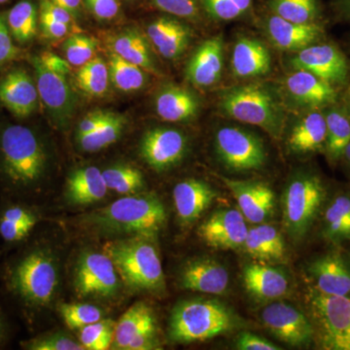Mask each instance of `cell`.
<instances>
[{
    "instance_id": "16",
    "label": "cell",
    "mask_w": 350,
    "mask_h": 350,
    "mask_svg": "<svg viewBox=\"0 0 350 350\" xmlns=\"http://www.w3.org/2000/svg\"><path fill=\"white\" fill-rule=\"evenodd\" d=\"M306 271L315 289L350 298V261L340 251H329L314 258L306 267Z\"/></svg>"
},
{
    "instance_id": "41",
    "label": "cell",
    "mask_w": 350,
    "mask_h": 350,
    "mask_svg": "<svg viewBox=\"0 0 350 350\" xmlns=\"http://www.w3.org/2000/svg\"><path fill=\"white\" fill-rule=\"evenodd\" d=\"M108 190L117 194L133 195L144 187L142 172L131 165H117L103 172Z\"/></svg>"
},
{
    "instance_id": "23",
    "label": "cell",
    "mask_w": 350,
    "mask_h": 350,
    "mask_svg": "<svg viewBox=\"0 0 350 350\" xmlns=\"http://www.w3.org/2000/svg\"><path fill=\"white\" fill-rule=\"evenodd\" d=\"M216 197L215 190L199 179H185L177 183L174 189V202L180 224L189 227L197 222Z\"/></svg>"
},
{
    "instance_id": "18",
    "label": "cell",
    "mask_w": 350,
    "mask_h": 350,
    "mask_svg": "<svg viewBox=\"0 0 350 350\" xmlns=\"http://www.w3.org/2000/svg\"><path fill=\"white\" fill-rule=\"evenodd\" d=\"M38 100L36 82L25 69H12L0 78V103L14 116H31L38 109Z\"/></svg>"
},
{
    "instance_id": "4",
    "label": "cell",
    "mask_w": 350,
    "mask_h": 350,
    "mask_svg": "<svg viewBox=\"0 0 350 350\" xmlns=\"http://www.w3.org/2000/svg\"><path fill=\"white\" fill-rule=\"evenodd\" d=\"M236 326V317L224 304L211 299H189L179 301L172 310L169 338L179 344L204 342L229 333Z\"/></svg>"
},
{
    "instance_id": "36",
    "label": "cell",
    "mask_w": 350,
    "mask_h": 350,
    "mask_svg": "<svg viewBox=\"0 0 350 350\" xmlns=\"http://www.w3.org/2000/svg\"><path fill=\"white\" fill-rule=\"evenodd\" d=\"M269 13L297 24L321 23L324 7L322 0H268Z\"/></svg>"
},
{
    "instance_id": "59",
    "label": "cell",
    "mask_w": 350,
    "mask_h": 350,
    "mask_svg": "<svg viewBox=\"0 0 350 350\" xmlns=\"http://www.w3.org/2000/svg\"><path fill=\"white\" fill-rule=\"evenodd\" d=\"M6 336V322L5 317L2 312L1 308H0V345L5 340Z\"/></svg>"
},
{
    "instance_id": "31",
    "label": "cell",
    "mask_w": 350,
    "mask_h": 350,
    "mask_svg": "<svg viewBox=\"0 0 350 350\" xmlns=\"http://www.w3.org/2000/svg\"><path fill=\"white\" fill-rule=\"evenodd\" d=\"M271 55L264 44L250 38H239L232 51V73L238 77H256L271 70Z\"/></svg>"
},
{
    "instance_id": "5",
    "label": "cell",
    "mask_w": 350,
    "mask_h": 350,
    "mask_svg": "<svg viewBox=\"0 0 350 350\" xmlns=\"http://www.w3.org/2000/svg\"><path fill=\"white\" fill-rule=\"evenodd\" d=\"M105 250L126 286L152 294L165 291L162 262L150 239H118L107 243Z\"/></svg>"
},
{
    "instance_id": "27",
    "label": "cell",
    "mask_w": 350,
    "mask_h": 350,
    "mask_svg": "<svg viewBox=\"0 0 350 350\" xmlns=\"http://www.w3.org/2000/svg\"><path fill=\"white\" fill-rule=\"evenodd\" d=\"M38 220V213L27 204L6 200L0 206V237L6 246L24 243Z\"/></svg>"
},
{
    "instance_id": "43",
    "label": "cell",
    "mask_w": 350,
    "mask_h": 350,
    "mask_svg": "<svg viewBox=\"0 0 350 350\" xmlns=\"http://www.w3.org/2000/svg\"><path fill=\"white\" fill-rule=\"evenodd\" d=\"M208 17L215 21H232L247 14L254 0H200Z\"/></svg>"
},
{
    "instance_id": "38",
    "label": "cell",
    "mask_w": 350,
    "mask_h": 350,
    "mask_svg": "<svg viewBox=\"0 0 350 350\" xmlns=\"http://www.w3.org/2000/svg\"><path fill=\"white\" fill-rule=\"evenodd\" d=\"M108 68L113 86L124 93L140 91L148 81L144 69L126 61L115 53L110 55Z\"/></svg>"
},
{
    "instance_id": "24",
    "label": "cell",
    "mask_w": 350,
    "mask_h": 350,
    "mask_svg": "<svg viewBox=\"0 0 350 350\" xmlns=\"http://www.w3.org/2000/svg\"><path fill=\"white\" fill-rule=\"evenodd\" d=\"M223 68V38L214 36L200 44L186 68L189 81L197 87L213 86L220 79Z\"/></svg>"
},
{
    "instance_id": "10",
    "label": "cell",
    "mask_w": 350,
    "mask_h": 350,
    "mask_svg": "<svg viewBox=\"0 0 350 350\" xmlns=\"http://www.w3.org/2000/svg\"><path fill=\"white\" fill-rule=\"evenodd\" d=\"M121 282L110 257L96 251H86L78 258L75 267L76 293L83 298H113Z\"/></svg>"
},
{
    "instance_id": "14",
    "label": "cell",
    "mask_w": 350,
    "mask_h": 350,
    "mask_svg": "<svg viewBox=\"0 0 350 350\" xmlns=\"http://www.w3.org/2000/svg\"><path fill=\"white\" fill-rule=\"evenodd\" d=\"M188 149V138L181 131L155 128L140 140L139 153L144 162L157 172H165L181 162Z\"/></svg>"
},
{
    "instance_id": "6",
    "label": "cell",
    "mask_w": 350,
    "mask_h": 350,
    "mask_svg": "<svg viewBox=\"0 0 350 350\" xmlns=\"http://www.w3.org/2000/svg\"><path fill=\"white\" fill-rule=\"evenodd\" d=\"M328 198L325 181L317 172H299L289 181L283 194V224L292 241L308 236Z\"/></svg>"
},
{
    "instance_id": "34",
    "label": "cell",
    "mask_w": 350,
    "mask_h": 350,
    "mask_svg": "<svg viewBox=\"0 0 350 350\" xmlns=\"http://www.w3.org/2000/svg\"><path fill=\"white\" fill-rule=\"evenodd\" d=\"M326 120V142L324 147L327 160L332 165L342 162L350 142V117L340 103L323 109Z\"/></svg>"
},
{
    "instance_id": "61",
    "label": "cell",
    "mask_w": 350,
    "mask_h": 350,
    "mask_svg": "<svg viewBox=\"0 0 350 350\" xmlns=\"http://www.w3.org/2000/svg\"><path fill=\"white\" fill-rule=\"evenodd\" d=\"M7 1H9V0H0V4L5 3Z\"/></svg>"
},
{
    "instance_id": "57",
    "label": "cell",
    "mask_w": 350,
    "mask_h": 350,
    "mask_svg": "<svg viewBox=\"0 0 350 350\" xmlns=\"http://www.w3.org/2000/svg\"><path fill=\"white\" fill-rule=\"evenodd\" d=\"M57 6L66 9L73 17L76 18L81 11L82 0H52Z\"/></svg>"
},
{
    "instance_id": "40",
    "label": "cell",
    "mask_w": 350,
    "mask_h": 350,
    "mask_svg": "<svg viewBox=\"0 0 350 350\" xmlns=\"http://www.w3.org/2000/svg\"><path fill=\"white\" fill-rule=\"evenodd\" d=\"M109 81V68L101 57H94L89 63L80 66L76 75V82L79 89L96 98L107 93Z\"/></svg>"
},
{
    "instance_id": "11",
    "label": "cell",
    "mask_w": 350,
    "mask_h": 350,
    "mask_svg": "<svg viewBox=\"0 0 350 350\" xmlns=\"http://www.w3.org/2000/svg\"><path fill=\"white\" fill-rule=\"evenodd\" d=\"M292 68L305 70L338 88L350 80V63L347 55L336 44L317 42L299 51L291 59Z\"/></svg>"
},
{
    "instance_id": "56",
    "label": "cell",
    "mask_w": 350,
    "mask_h": 350,
    "mask_svg": "<svg viewBox=\"0 0 350 350\" xmlns=\"http://www.w3.org/2000/svg\"><path fill=\"white\" fill-rule=\"evenodd\" d=\"M330 7L338 21L350 25V0H331Z\"/></svg>"
},
{
    "instance_id": "21",
    "label": "cell",
    "mask_w": 350,
    "mask_h": 350,
    "mask_svg": "<svg viewBox=\"0 0 350 350\" xmlns=\"http://www.w3.org/2000/svg\"><path fill=\"white\" fill-rule=\"evenodd\" d=\"M266 29L275 47L289 52H299L320 42L325 36V29L321 23L297 24L271 13L267 18Z\"/></svg>"
},
{
    "instance_id": "7",
    "label": "cell",
    "mask_w": 350,
    "mask_h": 350,
    "mask_svg": "<svg viewBox=\"0 0 350 350\" xmlns=\"http://www.w3.org/2000/svg\"><path fill=\"white\" fill-rule=\"evenodd\" d=\"M306 303L320 349L350 350V298L322 293L310 285Z\"/></svg>"
},
{
    "instance_id": "15",
    "label": "cell",
    "mask_w": 350,
    "mask_h": 350,
    "mask_svg": "<svg viewBox=\"0 0 350 350\" xmlns=\"http://www.w3.org/2000/svg\"><path fill=\"white\" fill-rule=\"evenodd\" d=\"M247 221L239 209L223 208L214 211L200 224V238L215 250H243L247 236Z\"/></svg>"
},
{
    "instance_id": "44",
    "label": "cell",
    "mask_w": 350,
    "mask_h": 350,
    "mask_svg": "<svg viewBox=\"0 0 350 350\" xmlns=\"http://www.w3.org/2000/svg\"><path fill=\"white\" fill-rule=\"evenodd\" d=\"M59 312L64 323L70 329H81L100 321L105 314L100 308L90 304H62Z\"/></svg>"
},
{
    "instance_id": "35",
    "label": "cell",
    "mask_w": 350,
    "mask_h": 350,
    "mask_svg": "<svg viewBox=\"0 0 350 350\" xmlns=\"http://www.w3.org/2000/svg\"><path fill=\"white\" fill-rule=\"evenodd\" d=\"M112 49L113 53L145 71L158 73L150 43L137 29H126L118 34L113 40Z\"/></svg>"
},
{
    "instance_id": "1",
    "label": "cell",
    "mask_w": 350,
    "mask_h": 350,
    "mask_svg": "<svg viewBox=\"0 0 350 350\" xmlns=\"http://www.w3.org/2000/svg\"><path fill=\"white\" fill-rule=\"evenodd\" d=\"M49 162L38 131L21 124H0V187L5 196L25 199L38 193Z\"/></svg>"
},
{
    "instance_id": "12",
    "label": "cell",
    "mask_w": 350,
    "mask_h": 350,
    "mask_svg": "<svg viewBox=\"0 0 350 350\" xmlns=\"http://www.w3.org/2000/svg\"><path fill=\"white\" fill-rule=\"evenodd\" d=\"M260 319L265 328L285 344L303 347L315 340L310 317L285 301H271L262 308Z\"/></svg>"
},
{
    "instance_id": "54",
    "label": "cell",
    "mask_w": 350,
    "mask_h": 350,
    "mask_svg": "<svg viewBox=\"0 0 350 350\" xmlns=\"http://www.w3.org/2000/svg\"><path fill=\"white\" fill-rule=\"evenodd\" d=\"M40 8L47 11L48 13L59 22L68 25L75 31H79L75 22V17L66 9L57 6L52 0H40Z\"/></svg>"
},
{
    "instance_id": "52",
    "label": "cell",
    "mask_w": 350,
    "mask_h": 350,
    "mask_svg": "<svg viewBox=\"0 0 350 350\" xmlns=\"http://www.w3.org/2000/svg\"><path fill=\"white\" fill-rule=\"evenodd\" d=\"M88 7L96 18L100 20H111L118 15V0H86Z\"/></svg>"
},
{
    "instance_id": "37",
    "label": "cell",
    "mask_w": 350,
    "mask_h": 350,
    "mask_svg": "<svg viewBox=\"0 0 350 350\" xmlns=\"http://www.w3.org/2000/svg\"><path fill=\"white\" fill-rule=\"evenodd\" d=\"M38 24V10L31 0H21L7 16L11 36L21 44L29 42L36 38Z\"/></svg>"
},
{
    "instance_id": "9",
    "label": "cell",
    "mask_w": 350,
    "mask_h": 350,
    "mask_svg": "<svg viewBox=\"0 0 350 350\" xmlns=\"http://www.w3.org/2000/svg\"><path fill=\"white\" fill-rule=\"evenodd\" d=\"M214 147L223 165L234 172L259 170L268 161L262 140L243 129H219L214 137Z\"/></svg>"
},
{
    "instance_id": "29",
    "label": "cell",
    "mask_w": 350,
    "mask_h": 350,
    "mask_svg": "<svg viewBox=\"0 0 350 350\" xmlns=\"http://www.w3.org/2000/svg\"><path fill=\"white\" fill-rule=\"evenodd\" d=\"M326 120L323 109L312 110L298 122L290 133L288 145L299 155L323 152L326 142Z\"/></svg>"
},
{
    "instance_id": "47",
    "label": "cell",
    "mask_w": 350,
    "mask_h": 350,
    "mask_svg": "<svg viewBox=\"0 0 350 350\" xmlns=\"http://www.w3.org/2000/svg\"><path fill=\"white\" fill-rule=\"evenodd\" d=\"M154 5L163 12L188 20L200 17V0H152Z\"/></svg>"
},
{
    "instance_id": "46",
    "label": "cell",
    "mask_w": 350,
    "mask_h": 350,
    "mask_svg": "<svg viewBox=\"0 0 350 350\" xmlns=\"http://www.w3.org/2000/svg\"><path fill=\"white\" fill-rule=\"evenodd\" d=\"M22 349L27 350H84L81 342L64 334L44 335L21 342Z\"/></svg>"
},
{
    "instance_id": "55",
    "label": "cell",
    "mask_w": 350,
    "mask_h": 350,
    "mask_svg": "<svg viewBox=\"0 0 350 350\" xmlns=\"http://www.w3.org/2000/svg\"><path fill=\"white\" fill-rule=\"evenodd\" d=\"M157 331L158 330L147 331L140 334L137 338L131 340L126 350H152L161 349L158 336H157Z\"/></svg>"
},
{
    "instance_id": "53",
    "label": "cell",
    "mask_w": 350,
    "mask_h": 350,
    "mask_svg": "<svg viewBox=\"0 0 350 350\" xmlns=\"http://www.w3.org/2000/svg\"><path fill=\"white\" fill-rule=\"evenodd\" d=\"M38 57L43 66L52 72L66 76V77L70 73V64L68 63V59H64L54 53L43 52L39 55Z\"/></svg>"
},
{
    "instance_id": "49",
    "label": "cell",
    "mask_w": 350,
    "mask_h": 350,
    "mask_svg": "<svg viewBox=\"0 0 350 350\" xmlns=\"http://www.w3.org/2000/svg\"><path fill=\"white\" fill-rule=\"evenodd\" d=\"M40 29L46 38L50 39H61L68 36L73 29L68 25L59 22L53 18L47 11L40 8Z\"/></svg>"
},
{
    "instance_id": "32",
    "label": "cell",
    "mask_w": 350,
    "mask_h": 350,
    "mask_svg": "<svg viewBox=\"0 0 350 350\" xmlns=\"http://www.w3.org/2000/svg\"><path fill=\"white\" fill-rule=\"evenodd\" d=\"M156 112L160 118L174 123L195 119L200 105L195 94L181 87L167 86L157 94Z\"/></svg>"
},
{
    "instance_id": "60",
    "label": "cell",
    "mask_w": 350,
    "mask_h": 350,
    "mask_svg": "<svg viewBox=\"0 0 350 350\" xmlns=\"http://www.w3.org/2000/svg\"><path fill=\"white\" fill-rule=\"evenodd\" d=\"M342 162H344L345 167L349 170L350 174V142L345 149L344 156H342Z\"/></svg>"
},
{
    "instance_id": "28",
    "label": "cell",
    "mask_w": 350,
    "mask_h": 350,
    "mask_svg": "<svg viewBox=\"0 0 350 350\" xmlns=\"http://www.w3.org/2000/svg\"><path fill=\"white\" fill-rule=\"evenodd\" d=\"M243 250L258 262H282L286 257V244L282 232L275 226L265 223L248 229Z\"/></svg>"
},
{
    "instance_id": "3",
    "label": "cell",
    "mask_w": 350,
    "mask_h": 350,
    "mask_svg": "<svg viewBox=\"0 0 350 350\" xmlns=\"http://www.w3.org/2000/svg\"><path fill=\"white\" fill-rule=\"evenodd\" d=\"M82 224L105 236L153 239L167 223V211L155 195H131L96 209L82 219Z\"/></svg>"
},
{
    "instance_id": "19",
    "label": "cell",
    "mask_w": 350,
    "mask_h": 350,
    "mask_svg": "<svg viewBox=\"0 0 350 350\" xmlns=\"http://www.w3.org/2000/svg\"><path fill=\"white\" fill-rule=\"evenodd\" d=\"M183 289L200 293L224 295L230 286L228 269L211 258H199L184 265L179 273Z\"/></svg>"
},
{
    "instance_id": "26",
    "label": "cell",
    "mask_w": 350,
    "mask_h": 350,
    "mask_svg": "<svg viewBox=\"0 0 350 350\" xmlns=\"http://www.w3.org/2000/svg\"><path fill=\"white\" fill-rule=\"evenodd\" d=\"M147 38L161 56L167 59L180 57L191 40L187 25L170 18H159L147 27Z\"/></svg>"
},
{
    "instance_id": "45",
    "label": "cell",
    "mask_w": 350,
    "mask_h": 350,
    "mask_svg": "<svg viewBox=\"0 0 350 350\" xmlns=\"http://www.w3.org/2000/svg\"><path fill=\"white\" fill-rule=\"evenodd\" d=\"M98 50V40L91 36L76 33L64 44V54L71 66H82L93 59Z\"/></svg>"
},
{
    "instance_id": "17",
    "label": "cell",
    "mask_w": 350,
    "mask_h": 350,
    "mask_svg": "<svg viewBox=\"0 0 350 350\" xmlns=\"http://www.w3.org/2000/svg\"><path fill=\"white\" fill-rule=\"evenodd\" d=\"M238 202L239 211L248 223L261 224L271 217L275 208V195L264 182L237 180L222 177Z\"/></svg>"
},
{
    "instance_id": "25",
    "label": "cell",
    "mask_w": 350,
    "mask_h": 350,
    "mask_svg": "<svg viewBox=\"0 0 350 350\" xmlns=\"http://www.w3.org/2000/svg\"><path fill=\"white\" fill-rule=\"evenodd\" d=\"M321 236L327 243H350V189L329 196L321 215Z\"/></svg>"
},
{
    "instance_id": "8",
    "label": "cell",
    "mask_w": 350,
    "mask_h": 350,
    "mask_svg": "<svg viewBox=\"0 0 350 350\" xmlns=\"http://www.w3.org/2000/svg\"><path fill=\"white\" fill-rule=\"evenodd\" d=\"M220 103L232 118L260 126L275 138L282 135V113L266 88L257 84L232 88L222 94Z\"/></svg>"
},
{
    "instance_id": "13",
    "label": "cell",
    "mask_w": 350,
    "mask_h": 350,
    "mask_svg": "<svg viewBox=\"0 0 350 350\" xmlns=\"http://www.w3.org/2000/svg\"><path fill=\"white\" fill-rule=\"evenodd\" d=\"M39 98L51 118L59 126L68 125L75 115L77 100L66 76L48 70L38 56L32 57Z\"/></svg>"
},
{
    "instance_id": "22",
    "label": "cell",
    "mask_w": 350,
    "mask_h": 350,
    "mask_svg": "<svg viewBox=\"0 0 350 350\" xmlns=\"http://www.w3.org/2000/svg\"><path fill=\"white\" fill-rule=\"evenodd\" d=\"M285 83L294 100L310 109H325L340 103V90L308 71H295Z\"/></svg>"
},
{
    "instance_id": "48",
    "label": "cell",
    "mask_w": 350,
    "mask_h": 350,
    "mask_svg": "<svg viewBox=\"0 0 350 350\" xmlns=\"http://www.w3.org/2000/svg\"><path fill=\"white\" fill-rule=\"evenodd\" d=\"M115 114L116 113L101 109L88 113L86 116L78 124L76 137H82V135H88V133L96 131V129L105 125L107 122L112 119Z\"/></svg>"
},
{
    "instance_id": "39",
    "label": "cell",
    "mask_w": 350,
    "mask_h": 350,
    "mask_svg": "<svg viewBox=\"0 0 350 350\" xmlns=\"http://www.w3.org/2000/svg\"><path fill=\"white\" fill-rule=\"evenodd\" d=\"M126 126V119L123 115L116 113L115 116L105 125L100 126L96 131L76 137L78 146L83 152L96 153L107 148L110 145L116 144L123 135Z\"/></svg>"
},
{
    "instance_id": "51",
    "label": "cell",
    "mask_w": 350,
    "mask_h": 350,
    "mask_svg": "<svg viewBox=\"0 0 350 350\" xmlns=\"http://www.w3.org/2000/svg\"><path fill=\"white\" fill-rule=\"evenodd\" d=\"M236 347L241 350H280L282 347L250 332L239 334L237 338Z\"/></svg>"
},
{
    "instance_id": "62",
    "label": "cell",
    "mask_w": 350,
    "mask_h": 350,
    "mask_svg": "<svg viewBox=\"0 0 350 350\" xmlns=\"http://www.w3.org/2000/svg\"><path fill=\"white\" fill-rule=\"evenodd\" d=\"M349 45H350V38H349Z\"/></svg>"
},
{
    "instance_id": "20",
    "label": "cell",
    "mask_w": 350,
    "mask_h": 350,
    "mask_svg": "<svg viewBox=\"0 0 350 350\" xmlns=\"http://www.w3.org/2000/svg\"><path fill=\"white\" fill-rule=\"evenodd\" d=\"M243 280L246 291L255 299L275 301L286 296L290 280L286 271L271 262H255L243 268Z\"/></svg>"
},
{
    "instance_id": "50",
    "label": "cell",
    "mask_w": 350,
    "mask_h": 350,
    "mask_svg": "<svg viewBox=\"0 0 350 350\" xmlns=\"http://www.w3.org/2000/svg\"><path fill=\"white\" fill-rule=\"evenodd\" d=\"M19 53L18 48L14 45L8 25L0 16V64L17 59Z\"/></svg>"
},
{
    "instance_id": "42",
    "label": "cell",
    "mask_w": 350,
    "mask_h": 350,
    "mask_svg": "<svg viewBox=\"0 0 350 350\" xmlns=\"http://www.w3.org/2000/svg\"><path fill=\"white\" fill-rule=\"evenodd\" d=\"M116 323L111 319H101L80 329L79 340L85 349H111Z\"/></svg>"
},
{
    "instance_id": "33",
    "label": "cell",
    "mask_w": 350,
    "mask_h": 350,
    "mask_svg": "<svg viewBox=\"0 0 350 350\" xmlns=\"http://www.w3.org/2000/svg\"><path fill=\"white\" fill-rule=\"evenodd\" d=\"M152 330H157L153 310L142 301L135 304L117 322L111 349L126 350L133 338L144 332Z\"/></svg>"
},
{
    "instance_id": "30",
    "label": "cell",
    "mask_w": 350,
    "mask_h": 350,
    "mask_svg": "<svg viewBox=\"0 0 350 350\" xmlns=\"http://www.w3.org/2000/svg\"><path fill=\"white\" fill-rule=\"evenodd\" d=\"M107 191L103 172L92 165L71 172L66 181V198L75 206H86L100 202Z\"/></svg>"
},
{
    "instance_id": "58",
    "label": "cell",
    "mask_w": 350,
    "mask_h": 350,
    "mask_svg": "<svg viewBox=\"0 0 350 350\" xmlns=\"http://www.w3.org/2000/svg\"><path fill=\"white\" fill-rule=\"evenodd\" d=\"M345 88V91L344 94H340V103L342 105V107L345 108V111L347 112V114H349L350 117V80Z\"/></svg>"
},
{
    "instance_id": "2",
    "label": "cell",
    "mask_w": 350,
    "mask_h": 350,
    "mask_svg": "<svg viewBox=\"0 0 350 350\" xmlns=\"http://www.w3.org/2000/svg\"><path fill=\"white\" fill-rule=\"evenodd\" d=\"M6 293L22 312L32 313L52 303L59 286V266L52 253L32 246L11 258L1 268Z\"/></svg>"
}]
</instances>
